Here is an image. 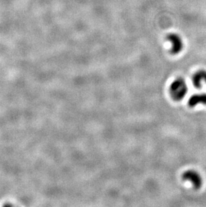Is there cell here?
<instances>
[{
    "mask_svg": "<svg viewBox=\"0 0 206 207\" xmlns=\"http://www.w3.org/2000/svg\"><path fill=\"white\" fill-rule=\"evenodd\" d=\"M200 104L206 105V92L192 95L188 101V105L190 107H196L197 105Z\"/></svg>",
    "mask_w": 206,
    "mask_h": 207,
    "instance_id": "cell-5",
    "label": "cell"
},
{
    "mask_svg": "<svg viewBox=\"0 0 206 207\" xmlns=\"http://www.w3.org/2000/svg\"><path fill=\"white\" fill-rule=\"evenodd\" d=\"M193 84L196 87L200 89L204 85H206V70H201L197 72L192 78Z\"/></svg>",
    "mask_w": 206,
    "mask_h": 207,
    "instance_id": "cell-4",
    "label": "cell"
},
{
    "mask_svg": "<svg viewBox=\"0 0 206 207\" xmlns=\"http://www.w3.org/2000/svg\"><path fill=\"white\" fill-rule=\"evenodd\" d=\"M167 40L172 45L171 53L172 54H177L183 49V42L181 37L177 34H169L167 36Z\"/></svg>",
    "mask_w": 206,
    "mask_h": 207,
    "instance_id": "cell-3",
    "label": "cell"
},
{
    "mask_svg": "<svg viewBox=\"0 0 206 207\" xmlns=\"http://www.w3.org/2000/svg\"><path fill=\"white\" fill-rule=\"evenodd\" d=\"M183 179L190 182L195 189H199L203 183L202 178L200 174L195 170H187L183 174Z\"/></svg>",
    "mask_w": 206,
    "mask_h": 207,
    "instance_id": "cell-2",
    "label": "cell"
},
{
    "mask_svg": "<svg viewBox=\"0 0 206 207\" xmlns=\"http://www.w3.org/2000/svg\"><path fill=\"white\" fill-rule=\"evenodd\" d=\"M170 95L175 101H181L187 92L186 82L182 78H178L172 83L169 88Z\"/></svg>",
    "mask_w": 206,
    "mask_h": 207,
    "instance_id": "cell-1",
    "label": "cell"
}]
</instances>
